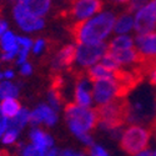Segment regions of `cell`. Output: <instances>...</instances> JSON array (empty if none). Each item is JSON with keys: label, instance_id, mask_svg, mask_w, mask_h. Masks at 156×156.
Returning a JSON list of instances; mask_svg holds the SVG:
<instances>
[{"label": "cell", "instance_id": "1", "mask_svg": "<svg viewBox=\"0 0 156 156\" xmlns=\"http://www.w3.org/2000/svg\"><path fill=\"white\" fill-rule=\"evenodd\" d=\"M116 12L112 8H102L90 19L74 24L73 35L76 44L108 43L114 35Z\"/></svg>", "mask_w": 156, "mask_h": 156}, {"label": "cell", "instance_id": "2", "mask_svg": "<svg viewBox=\"0 0 156 156\" xmlns=\"http://www.w3.org/2000/svg\"><path fill=\"white\" fill-rule=\"evenodd\" d=\"M119 141L121 149L127 155L135 156L151 145L152 130L142 124H129L126 127H122Z\"/></svg>", "mask_w": 156, "mask_h": 156}, {"label": "cell", "instance_id": "3", "mask_svg": "<svg viewBox=\"0 0 156 156\" xmlns=\"http://www.w3.org/2000/svg\"><path fill=\"white\" fill-rule=\"evenodd\" d=\"M65 114H66L69 127L76 136L90 133L99 124L98 111L91 108H84L77 104H69L65 109Z\"/></svg>", "mask_w": 156, "mask_h": 156}, {"label": "cell", "instance_id": "4", "mask_svg": "<svg viewBox=\"0 0 156 156\" xmlns=\"http://www.w3.org/2000/svg\"><path fill=\"white\" fill-rule=\"evenodd\" d=\"M119 74L114 79L96 80L93 83V100L96 104V106H101L114 100L121 99L127 94L130 87L124 84Z\"/></svg>", "mask_w": 156, "mask_h": 156}, {"label": "cell", "instance_id": "5", "mask_svg": "<svg viewBox=\"0 0 156 156\" xmlns=\"http://www.w3.org/2000/svg\"><path fill=\"white\" fill-rule=\"evenodd\" d=\"M11 19L14 21L15 27L27 35L31 34H37L45 28V18L39 16L34 12L29 11L28 9H25L18 4L12 3L11 6Z\"/></svg>", "mask_w": 156, "mask_h": 156}, {"label": "cell", "instance_id": "6", "mask_svg": "<svg viewBox=\"0 0 156 156\" xmlns=\"http://www.w3.org/2000/svg\"><path fill=\"white\" fill-rule=\"evenodd\" d=\"M108 53V43L101 44H76L74 64L79 69L87 70L93 65L101 61Z\"/></svg>", "mask_w": 156, "mask_h": 156}, {"label": "cell", "instance_id": "7", "mask_svg": "<svg viewBox=\"0 0 156 156\" xmlns=\"http://www.w3.org/2000/svg\"><path fill=\"white\" fill-rule=\"evenodd\" d=\"M104 8L102 0H73L68 6V16L73 25L83 23Z\"/></svg>", "mask_w": 156, "mask_h": 156}, {"label": "cell", "instance_id": "8", "mask_svg": "<svg viewBox=\"0 0 156 156\" xmlns=\"http://www.w3.org/2000/svg\"><path fill=\"white\" fill-rule=\"evenodd\" d=\"M134 12L135 34H145L156 30V0L149 2Z\"/></svg>", "mask_w": 156, "mask_h": 156}, {"label": "cell", "instance_id": "9", "mask_svg": "<svg viewBox=\"0 0 156 156\" xmlns=\"http://www.w3.org/2000/svg\"><path fill=\"white\" fill-rule=\"evenodd\" d=\"M135 48L140 55L141 61L144 62H155L156 61V30L135 34Z\"/></svg>", "mask_w": 156, "mask_h": 156}, {"label": "cell", "instance_id": "10", "mask_svg": "<svg viewBox=\"0 0 156 156\" xmlns=\"http://www.w3.org/2000/svg\"><path fill=\"white\" fill-rule=\"evenodd\" d=\"M18 34L11 29L6 30L0 36V51H2V60L5 62L15 60L19 53V41Z\"/></svg>", "mask_w": 156, "mask_h": 156}, {"label": "cell", "instance_id": "11", "mask_svg": "<svg viewBox=\"0 0 156 156\" xmlns=\"http://www.w3.org/2000/svg\"><path fill=\"white\" fill-rule=\"evenodd\" d=\"M108 53L114 58V60L118 62L121 70L131 69L140 65L141 59L137 53L136 48H129V49H116V50H109Z\"/></svg>", "mask_w": 156, "mask_h": 156}, {"label": "cell", "instance_id": "12", "mask_svg": "<svg viewBox=\"0 0 156 156\" xmlns=\"http://www.w3.org/2000/svg\"><path fill=\"white\" fill-rule=\"evenodd\" d=\"M75 50L76 45L66 44L61 46L53 56L51 60V66L56 71H61L64 69L71 68L75 61Z\"/></svg>", "mask_w": 156, "mask_h": 156}, {"label": "cell", "instance_id": "13", "mask_svg": "<svg viewBox=\"0 0 156 156\" xmlns=\"http://www.w3.org/2000/svg\"><path fill=\"white\" fill-rule=\"evenodd\" d=\"M75 100L76 104L84 108H90L93 104V81L87 75H80V79L76 83L75 89Z\"/></svg>", "mask_w": 156, "mask_h": 156}, {"label": "cell", "instance_id": "14", "mask_svg": "<svg viewBox=\"0 0 156 156\" xmlns=\"http://www.w3.org/2000/svg\"><path fill=\"white\" fill-rule=\"evenodd\" d=\"M14 4H18L34 14L46 18L54 9L55 0H12Z\"/></svg>", "mask_w": 156, "mask_h": 156}, {"label": "cell", "instance_id": "15", "mask_svg": "<svg viewBox=\"0 0 156 156\" xmlns=\"http://www.w3.org/2000/svg\"><path fill=\"white\" fill-rule=\"evenodd\" d=\"M114 34H135L134 12L131 10H124L116 14Z\"/></svg>", "mask_w": 156, "mask_h": 156}, {"label": "cell", "instance_id": "16", "mask_svg": "<svg viewBox=\"0 0 156 156\" xmlns=\"http://www.w3.org/2000/svg\"><path fill=\"white\" fill-rule=\"evenodd\" d=\"M58 120V116L55 114V110L48 106V105H40L36 110H34L30 114V118L29 121L31 122V125L36 126L40 122H45L49 126H53Z\"/></svg>", "mask_w": 156, "mask_h": 156}, {"label": "cell", "instance_id": "17", "mask_svg": "<svg viewBox=\"0 0 156 156\" xmlns=\"http://www.w3.org/2000/svg\"><path fill=\"white\" fill-rule=\"evenodd\" d=\"M135 48V34H114L108 41L109 50Z\"/></svg>", "mask_w": 156, "mask_h": 156}, {"label": "cell", "instance_id": "18", "mask_svg": "<svg viewBox=\"0 0 156 156\" xmlns=\"http://www.w3.org/2000/svg\"><path fill=\"white\" fill-rule=\"evenodd\" d=\"M119 74V71H112L108 69L106 66H104L101 62H98L93 65L91 68H89L86 70V75L93 83L96 80H104V79H114Z\"/></svg>", "mask_w": 156, "mask_h": 156}, {"label": "cell", "instance_id": "19", "mask_svg": "<svg viewBox=\"0 0 156 156\" xmlns=\"http://www.w3.org/2000/svg\"><path fill=\"white\" fill-rule=\"evenodd\" d=\"M30 137L33 141V145H35V147L39 151H41L43 154H45L51 146H53V139L39 129L33 130L30 133Z\"/></svg>", "mask_w": 156, "mask_h": 156}, {"label": "cell", "instance_id": "20", "mask_svg": "<svg viewBox=\"0 0 156 156\" xmlns=\"http://www.w3.org/2000/svg\"><path fill=\"white\" fill-rule=\"evenodd\" d=\"M21 106L20 102L15 99V98H9V99H3V102L0 105V110H2L3 115L6 116V118L11 119L20 111Z\"/></svg>", "mask_w": 156, "mask_h": 156}, {"label": "cell", "instance_id": "21", "mask_svg": "<svg viewBox=\"0 0 156 156\" xmlns=\"http://www.w3.org/2000/svg\"><path fill=\"white\" fill-rule=\"evenodd\" d=\"M29 118H30V112L27 109H20V111L11 118L9 121V127L8 129H14V130H19L23 129L25 125L29 122Z\"/></svg>", "mask_w": 156, "mask_h": 156}, {"label": "cell", "instance_id": "22", "mask_svg": "<svg viewBox=\"0 0 156 156\" xmlns=\"http://www.w3.org/2000/svg\"><path fill=\"white\" fill-rule=\"evenodd\" d=\"M19 93V90L15 84L10 81H2L0 83V99H9L15 98Z\"/></svg>", "mask_w": 156, "mask_h": 156}, {"label": "cell", "instance_id": "23", "mask_svg": "<svg viewBox=\"0 0 156 156\" xmlns=\"http://www.w3.org/2000/svg\"><path fill=\"white\" fill-rule=\"evenodd\" d=\"M49 44L44 37H36L33 39V46H31V53L34 55H41L48 50Z\"/></svg>", "mask_w": 156, "mask_h": 156}, {"label": "cell", "instance_id": "24", "mask_svg": "<svg viewBox=\"0 0 156 156\" xmlns=\"http://www.w3.org/2000/svg\"><path fill=\"white\" fill-rule=\"evenodd\" d=\"M60 101H61V98H60V93L58 91V90H53V91L49 93V102H50V106L54 110L59 109Z\"/></svg>", "mask_w": 156, "mask_h": 156}, {"label": "cell", "instance_id": "25", "mask_svg": "<svg viewBox=\"0 0 156 156\" xmlns=\"http://www.w3.org/2000/svg\"><path fill=\"white\" fill-rule=\"evenodd\" d=\"M146 76H147L149 83L152 86L156 87V61L149 64V68H147V71H146Z\"/></svg>", "mask_w": 156, "mask_h": 156}, {"label": "cell", "instance_id": "26", "mask_svg": "<svg viewBox=\"0 0 156 156\" xmlns=\"http://www.w3.org/2000/svg\"><path fill=\"white\" fill-rule=\"evenodd\" d=\"M18 130H14V129H9L4 133L3 135V144H11L14 142L18 137Z\"/></svg>", "mask_w": 156, "mask_h": 156}, {"label": "cell", "instance_id": "27", "mask_svg": "<svg viewBox=\"0 0 156 156\" xmlns=\"http://www.w3.org/2000/svg\"><path fill=\"white\" fill-rule=\"evenodd\" d=\"M89 154H90V156H110L109 152L101 145H94V144L90 146Z\"/></svg>", "mask_w": 156, "mask_h": 156}, {"label": "cell", "instance_id": "28", "mask_svg": "<svg viewBox=\"0 0 156 156\" xmlns=\"http://www.w3.org/2000/svg\"><path fill=\"white\" fill-rule=\"evenodd\" d=\"M45 154H43L41 151H39L35 145H28L27 147H25L23 150V156H44Z\"/></svg>", "mask_w": 156, "mask_h": 156}, {"label": "cell", "instance_id": "29", "mask_svg": "<svg viewBox=\"0 0 156 156\" xmlns=\"http://www.w3.org/2000/svg\"><path fill=\"white\" fill-rule=\"evenodd\" d=\"M8 127H9V120H8L6 116L3 115L2 110H0V136L4 135V133L8 130Z\"/></svg>", "mask_w": 156, "mask_h": 156}, {"label": "cell", "instance_id": "30", "mask_svg": "<svg viewBox=\"0 0 156 156\" xmlns=\"http://www.w3.org/2000/svg\"><path fill=\"white\" fill-rule=\"evenodd\" d=\"M147 2H149V0H131V2L129 3V5H127V9L131 10V11H135V10H137L139 8L144 6Z\"/></svg>", "mask_w": 156, "mask_h": 156}, {"label": "cell", "instance_id": "31", "mask_svg": "<svg viewBox=\"0 0 156 156\" xmlns=\"http://www.w3.org/2000/svg\"><path fill=\"white\" fill-rule=\"evenodd\" d=\"M19 66H20V74L24 76H29L33 73V65L29 61H25L24 64L19 65Z\"/></svg>", "mask_w": 156, "mask_h": 156}, {"label": "cell", "instance_id": "32", "mask_svg": "<svg viewBox=\"0 0 156 156\" xmlns=\"http://www.w3.org/2000/svg\"><path fill=\"white\" fill-rule=\"evenodd\" d=\"M10 29V27H9V23L5 20V19H3V18H0V36H2L6 30H9Z\"/></svg>", "mask_w": 156, "mask_h": 156}, {"label": "cell", "instance_id": "33", "mask_svg": "<svg viewBox=\"0 0 156 156\" xmlns=\"http://www.w3.org/2000/svg\"><path fill=\"white\" fill-rule=\"evenodd\" d=\"M135 156H156V155L154 154V151H152L151 146H149V147H146L145 150H142V151L137 152Z\"/></svg>", "mask_w": 156, "mask_h": 156}, {"label": "cell", "instance_id": "34", "mask_svg": "<svg viewBox=\"0 0 156 156\" xmlns=\"http://www.w3.org/2000/svg\"><path fill=\"white\" fill-rule=\"evenodd\" d=\"M109 2L112 4V5H116V6H127L129 3L131 2V0H109Z\"/></svg>", "mask_w": 156, "mask_h": 156}, {"label": "cell", "instance_id": "35", "mask_svg": "<svg viewBox=\"0 0 156 156\" xmlns=\"http://www.w3.org/2000/svg\"><path fill=\"white\" fill-rule=\"evenodd\" d=\"M3 74H4V79H8V80H10V79L14 77V71L12 70H5Z\"/></svg>", "mask_w": 156, "mask_h": 156}, {"label": "cell", "instance_id": "36", "mask_svg": "<svg viewBox=\"0 0 156 156\" xmlns=\"http://www.w3.org/2000/svg\"><path fill=\"white\" fill-rule=\"evenodd\" d=\"M44 156H59V152L56 149H49Z\"/></svg>", "mask_w": 156, "mask_h": 156}, {"label": "cell", "instance_id": "37", "mask_svg": "<svg viewBox=\"0 0 156 156\" xmlns=\"http://www.w3.org/2000/svg\"><path fill=\"white\" fill-rule=\"evenodd\" d=\"M62 156H84L83 154H76L74 151H70V150H65L62 152Z\"/></svg>", "mask_w": 156, "mask_h": 156}, {"label": "cell", "instance_id": "38", "mask_svg": "<svg viewBox=\"0 0 156 156\" xmlns=\"http://www.w3.org/2000/svg\"><path fill=\"white\" fill-rule=\"evenodd\" d=\"M60 2H62V3H66V4H69V3H71L73 0H60Z\"/></svg>", "mask_w": 156, "mask_h": 156}, {"label": "cell", "instance_id": "39", "mask_svg": "<svg viewBox=\"0 0 156 156\" xmlns=\"http://www.w3.org/2000/svg\"><path fill=\"white\" fill-rule=\"evenodd\" d=\"M3 79H4V74H3V73H0V83L3 81Z\"/></svg>", "mask_w": 156, "mask_h": 156}, {"label": "cell", "instance_id": "40", "mask_svg": "<svg viewBox=\"0 0 156 156\" xmlns=\"http://www.w3.org/2000/svg\"><path fill=\"white\" fill-rule=\"evenodd\" d=\"M151 149H152V151H154V154L156 155V144H155V145H154V146H152Z\"/></svg>", "mask_w": 156, "mask_h": 156}, {"label": "cell", "instance_id": "41", "mask_svg": "<svg viewBox=\"0 0 156 156\" xmlns=\"http://www.w3.org/2000/svg\"><path fill=\"white\" fill-rule=\"evenodd\" d=\"M154 126H155V130H156V116L154 118Z\"/></svg>", "mask_w": 156, "mask_h": 156}, {"label": "cell", "instance_id": "42", "mask_svg": "<svg viewBox=\"0 0 156 156\" xmlns=\"http://www.w3.org/2000/svg\"><path fill=\"white\" fill-rule=\"evenodd\" d=\"M155 101H156V94H155Z\"/></svg>", "mask_w": 156, "mask_h": 156}]
</instances>
